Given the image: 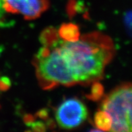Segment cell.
<instances>
[{"instance_id":"obj_5","label":"cell","mask_w":132,"mask_h":132,"mask_svg":"<svg viewBox=\"0 0 132 132\" xmlns=\"http://www.w3.org/2000/svg\"><path fill=\"white\" fill-rule=\"evenodd\" d=\"M58 35L64 41H76L80 38V28L73 23H63L58 30Z\"/></svg>"},{"instance_id":"obj_8","label":"cell","mask_w":132,"mask_h":132,"mask_svg":"<svg viewBox=\"0 0 132 132\" xmlns=\"http://www.w3.org/2000/svg\"><path fill=\"white\" fill-rule=\"evenodd\" d=\"M104 94V87L100 82L94 81L91 86L90 92L87 94L86 97L93 101H97L102 98Z\"/></svg>"},{"instance_id":"obj_9","label":"cell","mask_w":132,"mask_h":132,"mask_svg":"<svg viewBox=\"0 0 132 132\" xmlns=\"http://www.w3.org/2000/svg\"><path fill=\"white\" fill-rule=\"evenodd\" d=\"M84 9L83 2L76 0H69L67 7V12L70 16H74L77 12H80Z\"/></svg>"},{"instance_id":"obj_3","label":"cell","mask_w":132,"mask_h":132,"mask_svg":"<svg viewBox=\"0 0 132 132\" xmlns=\"http://www.w3.org/2000/svg\"><path fill=\"white\" fill-rule=\"evenodd\" d=\"M88 117L85 104L76 98H70L59 104L55 112V119L60 127L71 129L80 126Z\"/></svg>"},{"instance_id":"obj_2","label":"cell","mask_w":132,"mask_h":132,"mask_svg":"<svg viewBox=\"0 0 132 132\" xmlns=\"http://www.w3.org/2000/svg\"><path fill=\"white\" fill-rule=\"evenodd\" d=\"M101 109L112 119V131L132 132V83L118 86L104 98Z\"/></svg>"},{"instance_id":"obj_6","label":"cell","mask_w":132,"mask_h":132,"mask_svg":"<svg viewBox=\"0 0 132 132\" xmlns=\"http://www.w3.org/2000/svg\"><path fill=\"white\" fill-rule=\"evenodd\" d=\"M40 43L44 47L52 48L59 43V35L57 30L53 26H49L41 32L39 37Z\"/></svg>"},{"instance_id":"obj_1","label":"cell","mask_w":132,"mask_h":132,"mask_svg":"<svg viewBox=\"0 0 132 132\" xmlns=\"http://www.w3.org/2000/svg\"><path fill=\"white\" fill-rule=\"evenodd\" d=\"M56 47L76 84L85 85L101 78L115 55L111 38L98 32L84 35L76 41L59 40Z\"/></svg>"},{"instance_id":"obj_10","label":"cell","mask_w":132,"mask_h":132,"mask_svg":"<svg viewBox=\"0 0 132 132\" xmlns=\"http://www.w3.org/2000/svg\"><path fill=\"white\" fill-rule=\"evenodd\" d=\"M29 126H30L32 129L35 131H45L47 128V125L40 121H34L32 123L30 124Z\"/></svg>"},{"instance_id":"obj_11","label":"cell","mask_w":132,"mask_h":132,"mask_svg":"<svg viewBox=\"0 0 132 132\" xmlns=\"http://www.w3.org/2000/svg\"><path fill=\"white\" fill-rule=\"evenodd\" d=\"M12 85L10 79L7 76H3L0 78V91H7Z\"/></svg>"},{"instance_id":"obj_7","label":"cell","mask_w":132,"mask_h":132,"mask_svg":"<svg viewBox=\"0 0 132 132\" xmlns=\"http://www.w3.org/2000/svg\"><path fill=\"white\" fill-rule=\"evenodd\" d=\"M94 121L96 127L101 131H111L112 127V119L110 115L103 110L95 113Z\"/></svg>"},{"instance_id":"obj_4","label":"cell","mask_w":132,"mask_h":132,"mask_svg":"<svg viewBox=\"0 0 132 132\" xmlns=\"http://www.w3.org/2000/svg\"><path fill=\"white\" fill-rule=\"evenodd\" d=\"M49 6V0H3L4 10L11 14H22L26 20L36 19Z\"/></svg>"},{"instance_id":"obj_12","label":"cell","mask_w":132,"mask_h":132,"mask_svg":"<svg viewBox=\"0 0 132 132\" xmlns=\"http://www.w3.org/2000/svg\"><path fill=\"white\" fill-rule=\"evenodd\" d=\"M37 117H38L39 118L42 119H46L48 118V111L45 109H43L40 110L39 111L37 112Z\"/></svg>"}]
</instances>
